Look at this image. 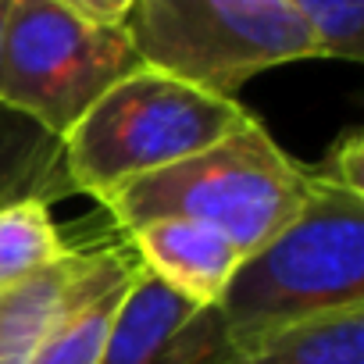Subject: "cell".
Wrapping results in <instances>:
<instances>
[{"label":"cell","mask_w":364,"mask_h":364,"mask_svg":"<svg viewBox=\"0 0 364 364\" xmlns=\"http://www.w3.org/2000/svg\"><path fill=\"white\" fill-rule=\"evenodd\" d=\"M65 139L29 114L0 104V211L15 204H54L72 197Z\"/></svg>","instance_id":"cell-10"},{"label":"cell","mask_w":364,"mask_h":364,"mask_svg":"<svg viewBox=\"0 0 364 364\" xmlns=\"http://www.w3.org/2000/svg\"><path fill=\"white\" fill-rule=\"evenodd\" d=\"M307 26L314 58L364 61V4L360 0H293Z\"/></svg>","instance_id":"cell-13"},{"label":"cell","mask_w":364,"mask_h":364,"mask_svg":"<svg viewBox=\"0 0 364 364\" xmlns=\"http://www.w3.org/2000/svg\"><path fill=\"white\" fill-rule=\"evenodd\" d=\"M222 364H364V307L321 314L254 346L229 350Z\"/></svg>","instance_id":"cell-11"},{"label":"cell","mask_w":364,"mask_h":364,"mask_svg":"<svg viewBox=\"0 0 364 364\" xmlns=\"http://www.w3.org/2000/svg\"><path fill=\"white\" fill-rule=\"evenodd\" d=\"M107 240L68 247L50 268L0 293V364H33L79 289L90 282Z\"/></svg>","instance_id":"cell-8"},{"label":"cell","mask_w":364,"mask_h":364,"mask_svg":"<svg viewBox=\"0 0 364 364\" xmlns=\"http://www.w3.org/2000/svg\"><path fill=\"white\" fill-rule=\"evenodd\" d=\"M314 168L325 178L339 182V186L364 193V132L360 129H346Z\"/></svg>","instance_id":"cell-14"},{"label":"cell","mask_w":364,"mask_h":364,"mask_svg":"<svg viewBox=\"0 0 364 364\" xmlns=\"http://www.w3.org/2000/svg\"><path fill=\"white\" fill-rule=\"evenodd\" d=\"M307 193L311 168L293 161L247 114L215 146L118 186L104 208L122 232L161 218H186L218 229L250 257L300 215Z\"/></svg>","instance_id":"cell-2"},{"label":"cell","mask_w":364,"mask_h":364,"mask_svg":"<svg viewBox=\"0 0 364 364\" xmlns=\"http://www.w3.org/2000/svg\"><path fill=\"white\" fill-rule=\"evenodd\" d=\"M72 11L100 29H125L132 15V0H68Z\"/></svg>","instance_id":"cell-15"},{"label":"cell","mask_w":364,"mask_h":364,"mask_svg":"<svg viewBox=\"0 0 364 364\" xmlns=\"http://www.w3.org/2000/svg\"><path fill=\"white\" fill-rule=\"evenodd\" d=\"M311 168L300 215L240 261L218 314L229 350L254 346L321 314L364 307V193Z\"/></svg>","instance_id":"cell-1"},{"label":"cell","mask_w":364,"mask_h":364,"mask_svg":"<svg viewBox=\"0 0 364 364\" xmlns=\"http://www.w3.org/2000/svg\"><path fill=\"white\" fill-rule=\"evenodd\" d=\"M125 29L143 68L222 100L268 68L314 58L293 0H132Z\"/></svg>","instance_id":"cell-4"},{"label":"cell","mask_w":364,"mask_h":364,"mask_svg":"<svg viewBox=\"0 0 364 364\" xmlns=\"http://www.w3.org/2000/svg\"><path fill=\"white\" fill-rule=\"evenodd\" d=\"M225 353L229 339L218 307L190 304L139 268L100 364H222Z\"/></svg>","instance_id":"cell-6"},{"label":"cell","mask_w":364,"mask_h":364,"mask_svg":"<svg viewBox=\"0 0 364 364\" xmlns=\"http://www.w3.org/2000/svg\"><path fill=\"white\" fill-rule=\"evenodd\" d=\"M247 114L240 100L139 68L111 86L65 136L68 182L75 193L104 204L125 182L215 146Z\"/></svg>","instance_id":"cell-3"},{"label":"cell","mask_w":364,"mask_h":364,"mask_svg":"<svg viewBox=\"0 0 364 364\" xmlns=\"http://www.w3.org/2000/svg\"><path fill=\"white\" fill-rule=\"evenodd\" d=\"M68 243L50 218V204L29 200L0 211V293H8L58 257H65Z\"/></svg>","instance_id":"cell-12"},{"label":"cell","mask_w":364,"mask_h":364,"mask_svg":"<svg viewBox=\"0 0 364 364\" xmlns=\"http://www.w3.org/2000/svg\"><path fill=\"white\" fill-rule=\"evenodd\" d=\"M125 243L146 275L200 307L222 304V293L243 261L229 236L186 218H161L129 229Z\"/></svg>","instance_id":"cell-7"},{"label":"cell","mask_w":364,"mask_h":364,"mask_svg":"<svg viewBox=\"0 0 364 364\" xmlns=\"http://www.w3.org/2000/svg\"><path fill=\"white\" fill-rule=\"evenodd\" d=\"M8 11H11V0H0V40H4V22H8Z\"/></svg>","instance_id":"cell-16"},{"label":"cell","mask_w":364,"mask_h":364,"mask_svg":"<svg viewBox=\"0 0 364 364\" xmlns=\"http://www.w3.org/2000/svg\"><path fill=\"white\" fill-rule=\"evenodd\" d=\"M136 275L139 261L132 257L129 243H107L90 282L79 289L33 364H100L118 307Z\"/></svg>","instance_id":"cell-9"},{"label":"cell","mask_w":364,"mask_h":364,"mask_svg":"<svg viewBox=\"0 0 364 364\" xmlns=\"http://www.w3.org/2000/svg\"><path fill=\"white\" fill-rule=\"evenodd\" d=\"M143 61L129 29L82 22L68 0H11L0 40V104H8L54 136L75 122Z\"/></svg>","instance_id":"cell-5"}]
</instances>
